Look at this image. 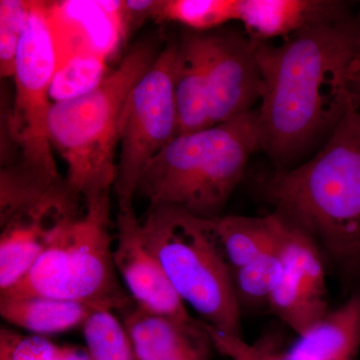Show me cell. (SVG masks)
Returning a JSON list of instances; mask_svg holds the SVG:
<instances>
[{
  "label": "cell",
  "instance_id": "4",
  "mask_svg": "<svg viewBox=\"0 0 360 360\" xmlns=\"http://www.w3.org/2000/svg\"><path fill=\"white\" fill-rule=\"evenodd\" d=\"M158 54L153 41L139 42L96 89L72 101L52 103L51 144L65 161L66 179L82 198L115 187V150L125 104Z\"/></svg>",
  "mask_w": 360,
  "mask_h": 360
},
{
  "label": "cell",
  "instance_id": "26",
  "mask_svg": "<svg viewBox=\"0 0 360 360\" xmlns=\"http://www.w3.org/2000/svg\"><path fill=\"white\" fill-rule=\"evenodd\" d=\"M160 0H125L123 1V25L125 40L130 33L148 20H155Z\"/></svg>",
  "mask_w": 360,
  "mask_h": 360
},
{
  "label": "cell",
  "instance_id": "12",
  "mask_svg": "<svg viewBox=\"0 0 360 360\" xmlns=\"http://www.w3.org/2000/svg\"><path fill=\"white\" fill-rule=\"evenodd\" d=\"M115 229L116 269L136 307L179 321H195L160 262L146 246L134 205L118 207Z\"/></svg>",
  "mask_w": 360,
  "mask_h": 360
},
{
  "label": "cell",
  "instance_id": "2",
  "mask_svg": "<svg viewBox=\"0 0 360 360\" xmlns=\"http://www.w3.org/2000/svg\"><path fill=\"white\" fill-rule=\"evenodd\" d=\"M274 212L314 239L341 274L360 279V110L354 108L304 165L262 182Z\"/></svg>",
  "mask_w": 360,
  "mask_h": 360
},
{
  "label": "cell",
  "instance_id": "25",
  "mask_svg": "<svg viewBox=\"0 0 360 360\" xmlns=\"http://www.w3.org/2000/svg\"><path fill=\"white\" fill-rule=\"evenodd\" d=\"M32 11V1H0V72L13 77L16 56Z\"/></svg>",
  "mask_w": 360,
  "mask_h": 360
},
{
  "label": "cell",
  "instance_id": "10",
  "mask_svg": "<svg viewBox=\"0 0 360 360\" xmlns=\"http://www.w3.org/2000/svg\"><path fill=\"white\" fill-rule=\"evenodd\" d=\"M272 217L283 270L269 309L300 335L329 311L322 252L300 226L276 212Z\"/></svg>",
  "mask_w": 360,
  "mask_h": 360
},
{
  "label": "cell",
  "instance_id": "15",
  "mask_svg": "<svg viewBox=\"0 0 360 360\" xmlns=\"http://www.w3.org/2000/svg\"><path fill=\"white\" fill-rule=\"evenodd\" d=\"M347 13L333 0H238V21L253 44L295 33Z\"/></svg>",
  "mask_w": 360,
  "mask_h": 360
},
{
  "label": "cell",
  "instance_id": "28",
  "mask_svg": "<svg viewBox=\"0 0 360 360\" xmlns=\"http://www.w3.org/2000/svg\"><path fill=\"white\" fill-rule=\"evenodd\" d=\"M262 348V340L258 341L255 345H245L239 348L238 352L232 355L231 360H258Z\"/></svg>",
  "mask_w": 360,
  "mask_h": 360
},
{
  "label": "cell",
  "instance_id": "29",
  "mask_svg": "<svg viewBox=\"0 0 360 360\" xmlns=\"http://www.w3.org/2000/svg\"><path fill=\"white\" fill-rule=\"evenodd\" d=\"M354 92L356 96L357 101L360 103V66H355L354 68Z\"/></svg>",
  "mask_w": 360,
  "mask_h": 360
},
{
  "label": "cell",
  "instance_id": "19",
  "mask_svg": "<svg viewBox=\"0 0 360 360\" xmlns=\"http://www.w3.org/2000/svg\"><path fill=\"white\" fill-rule=\"evenodd\" d=\"M212 221L231 270L252 262L276 243L271 213L262 217L221 215Z\"/></svg>",
  "mask_w": 360,
  "mask_h": 360
},
{
  "label": "cell",
  "instance_id": "31",
  "mask_svg": "<svg viewBox=\"0 0 360 360\" xmlns=\"http://www.w3.org/2000/svg\"><path fill=\"white\" fill-rule=\"evenodd\" d=\"M360 360V359H359Z\"/></svg>",
  "mask_w": 360,
  "mask_h": 360
},
{
  "label": "cell",
  "instance_id": "14",
  "mask_svg": "<svg viewBox=\"0 0 360 360\" xmlns=\"http://www.w3.org/2000/svg\"><path fill=\"white\" fill-rule=\"evenodd\" d=\"M137 360H210L212 341L201 321L184 322L132 304L118 312Z\"/></svg>",
  "mask_w": 360,
  "mask_h": 360
},
{
  "label": "cell",
  "instance_id": "13",
  "mask_svg": "<svg viewBox=\"0 0 360 360\" xmlns=\"http://www.w3.org/2000/svg\"><path fill=\"white\" fill-rule=\"evenodd\" d=\"M46 13L56 68L80 53L108 60L124 44L122 0L46 1Z\"/></svg>",
  "mask_w": 360,
  "mask_h": 360
},
{
  "label": "cell",
  "instance_id": "17",
  "mask_svg": "<svg viewBox=\"0 0 360 360\" xmlns=\"http://www.w3.org/2000/svg\"><path fill=\"white\" fill-rule=\"evenodd\" d=\"M288 360H359L360 291L298 335Z\"/></svg>",
  "mask_w": 360,
  "mask_h": 360
},
{
  "label": "cell",
  "instance_id": "5",
  "mask_svg": "<svg viewBox=\"0 0 360 360\" xmlns=\"http://www.w3.org/2000/svg\"><path fill=\"white\" fill-rule=\"evenodd\" d=\"M141 221L146 246L177 295L200 314L210 340L243 338L231 269L212 219L160 205L148 207Z\"/></svg>",
  "mask_w": 360,
  "mask_h": 360
},
{
  "label": "cell",
  "instance_id": "27",
  "mask_svg": "<svg viewBox=\"0 0 360 360\" xmlns=\"http://www.w3.org/2000/svg\"><path fill=\"white\" fill-rule=\"evenodd\" d=\"M258 360H288L285 352L277 350L276 342L267 338L262 340V348Z\"/></svg>",
  "mask_w": 360,
  "mask_h": 360
},
{
  "label": "cell",
  "instance_id": "22",
  "mask_svg": "<svg viewBox=\"0 0 360 360\" xmlns=\"http://www.w3.org/2000/svg\"><path fill=\"white\" fill-rule=\"evenodd\" d=\"M82 330L92 360H137L124 324L111 310L94 309Z\"/></svg>",
  "mask_w": 360,
  "mask_h": 360
},
{
  "label": "cell",
  "instance_id": "11",
  "mask_svg": "<svg viewBox=\"0 0 360 360\" xmlns=\"http://www.w3.org/2000/svg\"><path fill=\"white\" fill-rule=\"evenodd\" d=\"M205 37L210 115L217 125L253 110L264 82L255 44L245 33L219 28Z\"/></svg>",
  "mask_w": 360,
  "mask_h": 360
},
{
  "label": "cell",
  "instance_id": "16",
  "mask_svg": "<svg viewBox=\"0 0 360 360\" xmlns=\"http://www.w3.org/2000/svg\"><path fill=\"white\" fill-rule=\"evenodd\" d=\"M174 89L179 135L213 127L208 104L205 32H186L177 42Z\"/></svg>",
  "mask_w": 360,
  "mask_h": 360
},
{
  "label": "cell",
  "instance_id": "7",
  "mask_svg": "<svg viewBox=\"0 0 360 360\" xmlns=\"http://www.w3.org/2000/svg\"><path fill=\"white\" fill-rule=\"evenodd\" d=\"M84 208V198L66 177L22 174L2 187L0 292L23 278Z\"/></svg>",
  "mask_w": 360,
  "mask_h": 360
},
{
  "label": "cell",
  "instance_id": "6",
  "mask_svg": "<svg viewBox=\"0 0 360 360\" xmlns=\"http://www.w3.org/2000/svg\"><path fill=\"white\" fill-rule=\"evenodd\" d=\"M110 193L84 198L77 219L60 232L30 271L0 295L44 296L120 312L134 304L113 258Z\"/></svg>",
  "mask_w": 360,
  "mask_h": 360
},
{
  "label": "cell",
  "instance_id": "9",
  "mask_svg": "<svg viewBox=\"0 0 360 360\" xmlns=\"http://www.w3.org/2000/svg\"><path fill=\"white\" fill-rule=\"evenodd\" d=\"M56 70L53 37L46 1H32V11L21 39L15 70L13 108L7 120L20 161L44 174H59L49 136L51 101L49 87Z\"/></svg>",
  "mask_w": 360,
  "mask_h": 360
},
{
  "label": "cell",
  "instance_id": "23",
  "mask_svg": "<svg viewBox=\"0 0 360 360\" xmlns=\"http://www.w3.org/2000/svg\"><path fill=\"white\" fill-rule=\"evenodd\" d=\"M106 59L80 53L58 66L49 87L51 103H65L89 94L108 77Z\"/></svg>",
  "mask_w": 360,
  "mask_h": 360
},
{
  "label": "cell",
  "instance_id": "3",
  "mask_svg": "<svg viewBox=\"0 0 360 360\" xmlns=\"http://www.w3.org/2000/svg\"><path fill=\"white\" fill-rule=\"evenodd\" d=\"M257 149V110L177 135L144 169L136 195L148 201V207L176 206L201 219H217Z\"/></svg>",
  "mask_w": 360,
  "mask_h": 360
},
{
  "label": "cell",
  "instance_id": "20",
  "mask_svg": "<svg viewBox=\"0 0 360 360\" xmlns=\"http://www.w3.org/2000/svg\"><path fill=\"white\" fill-rule=\"evenodd\" d=\"M283 270L277 236L276 243L269 250L243 266L232 269V283L241 311L245 309L269 307Z\"/></svg>",
  "mask_w": 360,
  "mask_h": 360
},
{
  "label": "cell",
  "instance_id": "8",
  "mask_svg": "<svg viewBox=\"0 0 360 360\" xmlns=\"http://www.w3.org/2000/svg\"><path fill=\"white\" fill-rule=\"evenodd\" d=\"M176 56L177 42L160 51L125 104L113 187L118 207L134 205L137 184L144 169L179 135L174 89Z\"/></svg>",
  "mask_w": 360,
  "mask_h": 360
},
{
  "label": "cell",
  "instance_id": "1",
  "mask_svg": "<svg viewBox=\"0 0 360 360\" xmlns=\"http://www.w3.org/2000/svg\"><path fill=\"white\" fill-rule=\"evenodd\" d=\"M359 30L347 11L277 46L255 44L264 82L260 149L277 165L295 160L359 108L354 80Z\"/></svg>",
  "mask_w": 360,
  "mask_h": 360
},
{
  "label": "cell",
  "instance_id": "30",
  "mask_svg": "<svg viewBox=\"0 0 360 360\" xmlns=\"http://www.w3.org/2000/svg\"><path fill=\"white\" fill-rule=\"evenodd\" d=\"M355 66H360V30L359 37V47H357V56L356 60H355Z\"/></svg>",
  "mask_w": 360,
  "mask_h": 360
},
{
  "label": "cell",
  "instance_id": "18",
  "mask_svg": "<svg viewBox=\"0 0 360 360\" xmlns=\"http://www.w3.org/2000/svg\"><path fill=\"white\" fill-rule=\"evenodd\" d=\"M94 309L82 303L44 296L9 297L0 295V314L8 323L32 335L65 333L84 326Z\"/></svg>",
  "mask_w": 360,
  "mask_h": 360
},
{
  "label": "cell",
  "instance_id": "24",
  "mask_svg": "<svg viewBox=\"0 0 360 360\" xmlns=\"http://www.w3.org/2000/svg\"><path fill=\"white\" fill-rule=\"evenodd\" d=\"M0 360H92L86 347L58 345L44 336L0 329Z\"/></svg>",
  "mask_w": 360,
  "mask_h": 360
},
{
  "label": "cell",
  "instance_id": "21",
  "mask_svg": "<svg viewBox=\"0 0 360 360\" xmlns=\"http://www.w3.org/2000/svg\"><path fill=\"white\" fill-rule=\"evenodd\" d=\"M238 0H160L155 21H169L193 32H208L238 20Z\"/></svg>",
  "mask_w": 360,
  "mask_h": 360
}]
</instances>
